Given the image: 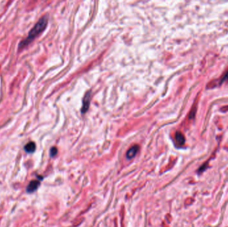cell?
I'll return each instance as SVG.
<instances>
[{
	"label": "cell",
	"instance_id": "1",
	"mask_svg": "<svg viewBox=\"0 0 228 227\" xmlns=\"http://www.w3.org/2000/svg\"><path fill=\"white\" fill-rule=\"evenodd\" d=\"M48 23V17L46 16H43L40 18L39 21L37 22L34 28L31 29L28 33L27 37L22 40L18 45V49L22 50L25 47L28 45L33 42V41L38 37L39 35L42 33L43 31L45 29Z\"/></svg>",
	"mask_w": 228,
	"mask_h": 227
},
{
	"label": "cell",
	"instance_id": "2",
	"mask_svg": "<svg viewBox=\"0 0 228 227\" xmlns=\"http://www.w3.org/2000/svg\"><path fill=\"white\" fill-rule=\"evenodd\" d=\"M40 183L39 181L37 180H33L30 182L26 188V191L27 193H34L36 190L39 187Z\"/></svg>",
	"mask_w": 228,
	"mask_h": 227
},
{
	"label": "cell",
	"instance_id": "3",
	"mask_svg": "<svg viewBox=\"0 0 228 227\" xmlns=\"http://www.w3.org/2000/svg\"><path fill=\"white\" fill-rule=\"evenodd\" d=\"M91 94H92V92L91 91H88L87 93L85 94V97L84 98V100H83V106H82V108H81V113H85L88 110L89 104H90Z\"/></svg>",
	"mask_w": 228,
	"mask_h": 227
},
{
	"label": "cell",
	"instance_id": "4",
	"mask_svg": "<svg viewBox=\"0 0 228 227\" xmlns=\"http://www.w3.org/2000/svg\"><path fill=\"white\" fill-rule=\"evenodd\" d=\"M139 147L138 145H134L132 146L128 151H127V153H126V157L128 159H131V158H133L136 155L138 152L139 151Z\"/></svg>",
	"mask_w": 228,
	"mask_h": 227
},
{
	"label": "cell",
	"instance_id": "5",
	"mask_svg": "<svg viewBox=\"0 0 228 227\" xmlns=\"http://www.w3.org/2000/svg\"><path fill=\"white\" fill-rule=\"evenodd\" d=\"M36 149V145L34 142H29L27 144H26L24 147L25 151L27 153H33L35 152Z\"/></svg>",
	"mask_w": 228,
	"mask_h": 227
},
{
	"label": "cell",
	"instance_id": "6",
	"mask_svg": "<svg viewBox=\"0 0 228 227\" xmlns=\"http://www.w3.org/2000/svg\"><path fill=\"white\" fill-rule=\"evenodd\" d=\"M176 140L177 144L182 145L185 143V137L181 132H177L176 134Z\"/></svg>",
	"mask_w": 228,
	"mask_h": 227
},
{
	"label": "cell",
	"instance_id": "7",
	"mask_svg": "<svg viewBox=\"0 0 228 227\" xmlns=\"http://www.w3.org/2000/svg\"><path fill=\"white\" fill-rule=\"evenodd\" d=\"M57 149L56 147H52L50 149V156L52 157H53L57 155Z\"/></svg>",
	"mask_w": 228,
	"mask_h": 227
},
{
	"label": "cell",
	"instance_id": "8",
	"mask_svg": "<svg viewBox=\"0 0 228 227\" xmlns=\"http://www.w3.org/2000/svg\"><path fill=\"white\" fill-rule=\"evenodd\" d=\"M228 80V71L226 73L223 75V78L221 79V81H220V84H221L222 83L225 82L226 81Z\"/></svg>",
	"mask_w": 228,
	"mask_h": 227
}]
</instances>
